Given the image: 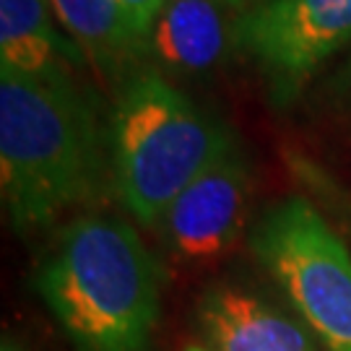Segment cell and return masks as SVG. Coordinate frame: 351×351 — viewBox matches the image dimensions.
Here are the masks:
<instances>
[{"mask_svg":"<svg viewBox=\"0 0 351 351\" xmlns=\"http://www.w3.org/2000/svg\"><path fill=\"white\" fill-rule=\"evenodd\" d=\"M185 351H206V349H203V346H188Z\"/></svg>","mask_w":351,"mask_h":351,"instance_id":"9a60e30c","label":"cell"},{"mask_svg":"<svg viewBox=\"0 0 351 351\" xmlns=\"http://www.w3.org/2000/svg\"><path fill=\"white\" fill-rule=\"evenodd\" d=\"M250 247L326 351H351V252L313 203L291 195L265 208Z\"/></svg>","mask_w":351,"mask_h":351,"instance_id":"277c9868","label":"cell"},{"mask_svg":"<svg viewBox=\"0 0 351 351\" xmlns=\"http://www.w3.org/2000/svg\"><path fill=\"white\" fill-rule=\"evenodd\" d=\"M34 289L75 351H151L159 265L130 224L86 213L60 229Z\"/></svg>","mask_w":351,"mask_h":351,"instance_id":"7a4b0ae2","label":"cell"},{"mask_svg":"<svg viewBox=\"0 0 351 351\" xmlns=\"http://www.w3.org/2000/svg\"><path fill=\"white\" fill-rule=\"evenodd\" d=\"M0 185L19 234H37L112 185V143L94 97L0 71Z\"/></svg>","mask_w":351,"mask_h":351,"instance_id":"6da1fadb","label":"cell"},{"mask_svg":"<svg viewBox=\"0 0 351 351\" xmlns=\"http://www.w3.org/2000/svg\"><path fill=\"white\" fill-rule=\"evenodd\" d=\"M343 81H346V86L351 88V63H349V68H346V73H343Z\"/></svg>","mask_w":351,"mask_h":351,"instance_id":"5bb4252c","label":"cell"},{"mask_svg":"<svg viewBox=\"0 0 351 351\" xmlns=\"http://www.w3.org/2000/svg\"><path fill=\"white\" fill-rule=\"evenodd\" d=\"M206 351H317L307 328L237 284H213L195 304Z\"/></svg>","mask_w":351,"mask_h":351,"instance_id":"52a82bcc","label":"cell"},{"mask_svg":"<svg viewBox=\"0 0 351 351\" xmlns=\"http://www.w3.org/2000/svg\"><path fill=\"white\" fill-rule=\"evenodd\" d=\"M242 13L224 0H167L149 34V60L172 75L216 71L237 50Z\"/></svg>","mask_w":351,"mask_h":351,"instance_id":"ba28073f","label":"cell"},{"mask_svg":"<svg viewBox=\"0 0 351 351\" xmlns=\"http://www.w3.org/2000/svg\"><path fill=\"white\" fill-rule=\"evenodd\" d=\"M58 24L50 0H0V71L45 84H75L86 58Z\"/></svg>","mask_w":351,"mask_h":351,"instance_id":"9c48e42d","label":"cell"},{"mask_svg":"<svg viewBox=\"0 0 351 351\" xmlns=\"http://www.w3.org/2000/svg\"><path fill=\"white\" fill-rule=\"evenodd\" d=\"M351 45V0H268L237 21V50L255 60L276 101Z\"/></svg>","mask_w":351,"mask_h":351,"instance_id":"5b68a950","label":"cell"},{"mask_svg":"<svg viewBox=\"0 0 351 351\" xmlns=\"http://www.w3.org/2000/svg\"><path fill=\"white\" fill-rule=\"evenodd\" d=\"M123 5V11L128 13V19L133 21V26L138 29V34L149 42L151 26L159 19L162 8L167 5V0H117Z\"/></svg>","mask_w":351,"mask_h":351,"instance_id":"8fae6325","label":"cell"},{"mask_svg":"<svg viewBox=\"0 0 351 351\" xmlns=\"http://www.w3.org/2000/svg\"><path fill=\"white\" fill-rule=\"evenodd\" d=\"M3 351H21L19 346H13V343H8V341H3Z\"/></svg>","mask_w":351,"mask_h":351,"instance_id":"4fadbf2b","label":"cell"},{"mask_svg":"<svg viewBox=\"0 0 351 351\" xmlns=\"http://www.w3.org/2000/svg\"><path fill=\"white\" fill-rule=\"evenodd\" d=\"M110 143L117 198L143 226H159L177 195L237 141L162 71L143 65L120 86Z\"/></svg>","mask_w":351,"mask_h":351,"instance_id":"3957f363","label":"cell"},{"mask_svg":"<svg viewBox=\"0 0 351 351\" xmlns=\"http://www.w3.org/2000/svg\"><path fill=\"white\" fill-rule=\"evenodd\" d=\"M50 5L65 34L104 81L123 86L149 60V42L117 0H50Z\"/></svg>","mask_w":351,"mask_h":351,"instance_id":"30bf717a","label":"cell"},{"mask_svg":"<svg viewBox=\"0 0 351 351\" xmlns=\"http://www.w3.org/2000/svg\"><path fill=\"white\" fill-rule=\"evenodd\" d=\"M250 193V162L234 143L177 195L156 226L169 258L185 265L224 258L245 229Z\"/></svg>","mask_w":351,"mask_h":351,"instance_id":"8992f818","label":"cell"},{"mask_svg":"<svg viewBox=\"0 0 351 351\" xmlns=\"http://www.w3.org/2000/svg\"><path fill=\"white\" fill-rule=\"evenodd\" d=\"M229 8H234L237 13H245L252 11V8H258V5H263V3H268V0H224Z\"/></svg>","mask_w":351,"mask_h":351,"instance_id":"7c38bea8","label":"cell"}]
</instances>
